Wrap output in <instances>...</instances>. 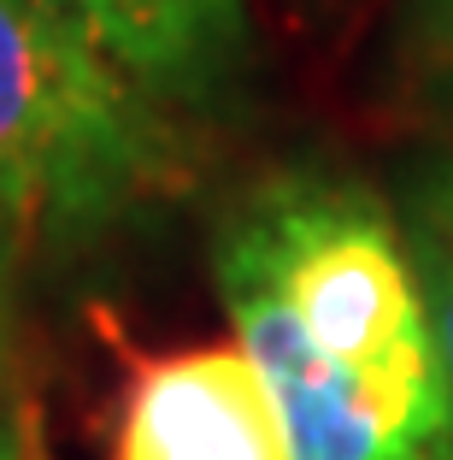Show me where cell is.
I'll list each match as a JSON object with an SVG mask.
<instances>
[{"label":"cell","mask_w":453,"mask_h":460,"mask_svg":"<svg viewBox=\"0 0 453 460\" xmlns=\"http://www.w3.org/2000/svg\"><path fill=\"white\" fill-rule=\"evenodd\" d=\"M213 284L277 395L289 460H453L424 284L400 213L360 177H254L213 230Z\"/></svg>","instance_id":"cell-1"},{"label":"cell","mask_w":453,"mask_h":460,"mask_svg":"<svg viewBox=\"0 0 453 460\" xmlns=\"http://www.w3.org/2000/svg\"><path fill=\"white\" fill-rule=\"evenodd\" d=\"M188 119L48 0H0V254L65 260L188 190Z\"/></svg>","instance_id":"cell-2"},{"label":"cell","mask_w":453,"mask_h":460,"mask_svg":"<svg viewBox=\"0 0 453 460\" xmlns=\"http://www.w3.org/2000/svg\"><path fill=\"white\" fill-rule=\"evenodd\" d=\"M112 460H289V437L266 372L230 337L135 366Z\"/></svg>","instance_id":"cell-3"},{"label":"cell","mask_w":453,"mask_h":460,"mask_svg":"<svg viewBox=\"0 0 453 460\" xmlns=\"http://www.w3.org/2000/svg\"><path fill=\"white\" fill-rule=\"evenodd\" d=\"M89 36L135 89L183 112L218 119L254 83V13L248 0H48Z\"/></svg>","instance_id":"cell-4"},{"label":"cell","mask_w":453,"mask_h":460,"mask_svg":"<svg viewBox=\"0 0 453 460\" xmlns=\"http://www.w3.org/2000/svg\"><path fill=\"white\" fill-rule=\"evenodd\" d=\"M395 213H400L406 254L418 266V284H424L430 331H436L441 378H448V402H453V142L430 148L406 172Z\"/></svg>","instance_id":"cell-5"},{"label":"cell","mask_w":453,"mask_h":460,"mask_svg":"<svg viewBox=\"0 0 453 460\" xmlns=\"http://www.w3.org/2000/svg\"><path fill=\"white\" fill-rule=\"evenodd\" d=\"M400 59L424 89H441L453 77V0H406L400 6Z\"/></svg>","instance_id":"cell-6"},{"label":"cell","mask_w":453,"mask_h":460,"mask_svg":"<svg viewBox=\"0 0 453 460\" xmlns=\"http://www.w3.org/2000/svg\"><path fill=\"white\" fill-rule=\"evenodd\" d=\"M18 260L0 254V402H18V349H24V307H18Z\"/></svg>","instance_id":"cell-7"},{"label":"cell","mask_w":453,"mask_h":460,"mask_svg":"<svg viewBox=\"0 0 453 460\" xmlns=\"http://www.w3.org/2000/svg\"><path fill=\"white\" fill-rule=\"evenodd\" d=\"M0 460H41L36 437H30V420L18 402H0Z\"/></svg>","instance_id":"cell-8"},{"label":"cell","mask_w":453,"mask_h":460,"mask_svg":"<svg viewBox=\"0 0 453 460\" xmlns=\"http://www.w3.org/2000/svg\"><path fill=\"white\" fill-rule=\"evenodd\" d=\"M289 6H307V13H342L347 0H289Z\"/></svg>","instance_id":"cell-9"},{"label":"cell","mask_w":453,"mask_h":460,"mask_svg":"<svg viewBox=\"0 0 453 460\" xmlns=\"http://www.w3.org/2000/svg\"><path fill=\"white\" fill-rule=\"evenodd\" d=\"M430 95H436V101H441V107H453V77H448V83H441V89H430Z\"/></svg>","instance_id":"cell-10"}]
</instances>
